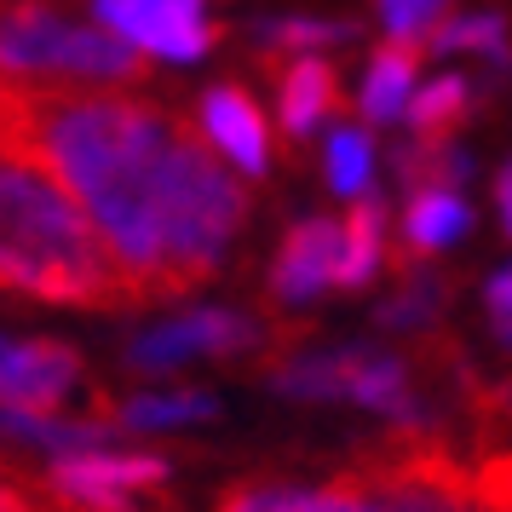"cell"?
I'll return each mask as SVG.
<instances>
[{
  "label": "cell",
  "instance_id": "d6986e66",
  "mask_svg": "<svg viewBox=\"0 0 512 512\" xmlns=\"http://www.w3.org/2000/svg\"><path fill=\"white\" fill-rule=\"evenodd\" d=\"M357 29L334 24V18H277V24H259V41H265V58L277 52H317L334 47V41H351Z\"/></svg>",
  "mask_w": 512,
  "mask_h": 512
},
{
  "label": "cell",
  "instance_id": "277c9868",
  "mask_svg": "<svg viewBox=\"0 0 512 512\" xmlns=\"http://www.w3.org/2000/svg\"><path fill=\"white\" fill-rule=\"evenodd\" d=\"M277 392L288 397H351L363 409H386V415L426 426V403L409 392V369L392 351H369V346H346V351H311L277 369Z\"/></svg>",
  "mask_w": 512,
  "mask_h": 512
},
{
  "label": "cell",
  "instance_id": "6da1fadb",
  "mask_svg": "<svg viewBox=\"0 0 512 512\" xmlns=\"http://www.w3.org/2000/svg\"><path fill=\"white\" fill-rule=\"evenodd\" d=\"M179 116L127 93H52L29 81H0V150L29 156L87 202L93 231L110 242L116 265L156 300V208Z\"/></svg>",
  "mask_w": 512,
  "mask_h": 512
},
{
  "label": "cell",
  "instance_id": "7402d4cb",
  "mask_svg": "<svg viewBox=\"0 0 512 512\" xmlns=\"http://www.w3.org/2000/svg\"><path fill=\"white\" fill-rule=\"evenodd\" d=\"M369 167H374L369 133H357V127L328 133V185L340 190V196H363V185H369Z\"/></svg>",
  "mask_w": 512,
  "mask_h": 512
},
{
  "label": "cell",
  "instance_id": "d4e9b609",
  "mask_svg": "<svg viewBox=\"0 0 512 512\" xmlns=\"http://www.w3.org/2000/svg\"><path fill=\"white\" fill-rule=\"evenodd\" d=\"M380 12H386V29H392V41H420L426 29L438 24L443 0H380Z\"/></svg>",
  "mask_w": 512,
  "mask_h": 512
},
{
  "label": "cell",
  "instance_id": "30bf717a",
  "mask_svg": "<svg viewBox=\"0 0 512 512\" xmlns=\"http://www.w3.org/2000/svg\"><path fill=\"white\" fill-rule=\"evenodd\" d=\"M202 133H208V144H219L248 179H259V173L271 167V127H265L259 104L242 93V87H213V93L202 98Z\"/></svg>",
  "mask_w": 512,
  "mask_h": 512
},
{
  "label": "cell",
  "instance_id": "9c48e42d",
  "mask_svg": "<svg viewBox=\"0 0 512 512\" xmlns=\"http://www.w3.org/2000/svg\"><path fill=\"white\" fill-rule=\"evenodd\" d=\"M70 24L47 6H12L0 12V75L6 81H47L64 70Z\"/></svg>",
  "mask_w": 512,
  "mask_h": 512
},
{
  "label": "cell",
  "instance_id": "52a82bcc",
  "mask_svg": "<svg viewBox=\"0 0 512 512\" xmlns=\"http://www.w3.org/2000/svg\"><path fill=\"white\" fill-rule=\"evenodd\" d=\"M259 346V323L242 311H196L179 323L144 328L139 340L127 346L133 369H179L190 357H225V351H248Z\"/></svg>",
  "mask_w": 512,
  "mask_h": 512
},
{
  "label": "cell",
  "instance_id": "7a4b0ae2",
  "mask_svg": "<svg viewBox=\"0 0 512 512\" xmlns=\"http://www.w3.org/2000/svg\"><path fill=\"white\" fill-rule=\"evenodd\" d=\"M0 288L52 305H139L93 219L52 185L47 167L0 150Z\"/></svg>",
  "mask_w": 512,
  "mask_h": 512
},
{
  "label": "cell",
  "instance_id": "ba28073f",
  "mask_svg": "<svg viewBox=\"0 0 512 512\" xmlns=\"http://www.w3.org/2000/svg\"><path fill=\"white\" fill-rule=\"evenodd\" d=\"M81 357L58 340H0V409L58 415V403L75 392Z\"/></svg>",
  "mask_w": 512,
  "mask_h": 512
},
{
  "label": "cell",
  "instance_id": "5b68a950",
  "mask_svg": "<svg viewBox=\"0 0 512 512\" xmlns=\"http://www.w3.org/2000/svg\"><path fill=\"white\" fill-rule=\"evenodd\" d=\"M167 484V461L162 455H110V449H75L58 455L47 472V489L64 507L81 512H121L133 495Z\"/></svg>",
  "mask_w": 512,
  "mask_h": 512
},
{
  "label": "cell",
  "instance_id": "4fadbf2b",
  "mask_svg": "<svg viewBox=\"0 0 512 512\" xmlns=\"http://www.w3.org/2000/svg\"><path fill=\"white\" fill-rule=\"evenodd\" d=\"M466 225H472V208H466L461 196L449 185H420V196L409 202V213H403V259L415 254H443V248H455L466 236Z\"/></svg>",
  "mask_w": 512,
  "mask_h": 512
},
{
  "label": "cell",
  "instance_id": "5bb4252c",
  "mask_svg": "<svg viewBox=\"0 0 512 512\" xmlns=\"http://www.w3.org/2000/svg\"><path fill=\"white\" fill-rule=\"evenodd\" d=\"M415 64H420L415 41H386V47H374L369 70H363V116H369L374 127L403 121V104H409V87H415Z\"/></svg>",
  "mask_w": 512,
  "mask_h": 512
},
{
  "label": "cell",
  "instance_id": "484cf974",
  "mask_svg": "<svg viewBox=\"0 0 512 512\" xmlns=\"http://www.w3.org/2000/svg\"><path fill=\"white\" fill-rule=\"evenodd\" d=\"M0 512H52V501H41V484H29L12 466H0Z\"/></svg>",
  "mask_w": 512,
  "mask_h": 512
},
{
  "label": "cell",
  "instance_id": "e0dca14e",
  "mask_svg": "<svg viewBox=\"0 0 512 512\" xmlns=\"http://www.w3.org/2000/svg\"><path fill=\"white\" fill-rule=\"evenodd\" d=\"M472 104H478V87H472V81H461V75H438V81H426L420 93H409L403 116L415 121L426 139H443L449 127H461V121L472 116Z\"/></svg>",
  "mask_w": 512,
  "mask_h": 512
},
{
  "label": "cell",
  "instance_id": "8992f818",
  "mask_svg": "<svg viewBox=\"0 0 512 512\" xmlns=\"http://www.w3.org/2000/svg\"><path fill=\"white\" fill-rule=\"evenodd\" d=\"M98 24L121 35L139 52H162V58H208L219 29L208 24L202 0H98Z\"/></svg>",
  "mask_w": 512,
  "mask_h": 512
},
{
  "label": "cell",
  "instance_id": "603a6c76",
  "mask_svg": "<svg viewBox=\"0 0 512 512\" xmlns=\"http://www.w3.org/2000/svg\"><path fill=\"white\" fill-rule=\"evenodd\" d=\"M438 311H443V282L432 277V271H409V288L380 305V323L386 328H420V323H432Z\"/></svg>",
  "mask_w": 512,
  "mask_h": 512
},
{
  "label": "cell",
  "instance_id": "7c38bea8",
  "mask_svg": "<svg viewBox=\"0 0 512 512\" xmlns=\"http://www.w3.org/2000/svg\"><path fill=\"white\" fill-rule=\"evenodd\" d=\"M70 81H121V87H133V81H144L150 75V64H144L139 47H127L121 35H110V29H75L70 24V41H64V70Z\"/></svg>",
  "mask_w": 512,
  "mask_h": 512
},
{
  "label": "cell",
  "instance_id": "3957f363",
  "mask_svg": "<svg viewBox=\"0 0 512 512\" xmlns=\"http://www.w3.org/2000/svg\"><path fill=\"white\" fill-rule=\"evenodd\" d=\"M242 219H248V190L213 162L208 139L179 121L156 208V300L202 288Z\"/></svg>",
  "mask_w": 512,
  "mask_h": 512
},
{
  "label": "cell",
  "instance_id": "2e32d148",
  "mask_svg": "<svg viewBox=\"0 0 512 512\" xmlns=\"http://www.w3.org/2000/svg\"><path fill=\"white\" fill-rule=\"evenodd\" d=\"M380 242H386V208L374 196H357L351 219L340 225V248H334V288H363L380 271Z\"/></svg>",
  "mask_w": 512,
  "mask_h": 512
},
{
  "label": "cell",
  "instance_id": "8fae6325",
  "mask_svg": "<svg viewBox=\"0 0 512 512\" xmlns=\"http://www.w3.org/2000/svg\"><path fill=\"white\" fill-rule=\"evenodd\" d=\"M334 248H340V225L334 219H305L288 231L277 254V271H271V288L277 300L288 305H305L317 300L323 288H334Z\"/></svg>",
  "mask_w": 512,
  "mask_h": 512
},
{
  "label": "cell",
  "instance_id": "44dd1931",
  "mask_svg": "<svg viewBox=\"0 0 512 512\" xmlns=\"http://www.w3.org/2000/svg\"><path fill=\"white\" fill-rule=\"evenodd\" d=\"M466 167L472 162H466L461 150H449L443 139H426V133H420L415 144L397 150V173H403L409 185H455Z\"/></svg>",
  "mask_w": 512,
  "mask_h": 512
},
{
  "label": "cell",
  "instance_id": "9a60e30c",
  "mask_svg": "<svg viewBox=\"0 0 512 512\" xmlns=\"http://www.w3.org/2000/svg\"><path fill=\"white\" fill-rule=\"evenodd\" d=\"M340 75L317 64V52H305L300 64H288L282 70V133L288 139H305V133H317V121L340 104Z\"/></svg>",
  "mask_w": 512,
  "mask_h": 512
},
{
  "label": "cell",
  "instance_id": "4316f807",
  "mask_svg": "<svg viewBox=\"0 0 512 512\" xmlns=\"http://www.w3.org/2000/svg\"><path fill=\"white\" fill-rule=\"evenodd\" d=\"M507 294H512L507 271H495V277H489V288H484V300H489V323H495V334H501V340H507Z\"/></svg>",
  "mask_w": 512,
  "mask_h": 512
},
{
  "label": "cell",
  "instance_id": "ac0fdd59",
  "mask_svg": "<svg viewBox=\"0 0 512 512\" xmlns=\"http://www.w3.org/2000/svg\"><path fill=\"white\" fill-rule=\"evenodd\" d=\"M213 415H219V403L208 392H150V397H127L116 426L156 432V426H185V420H213Z\"/></svg>",
  "mask_w": 512,
  "mask_h": 512
},
{
  "label": "cell",
  "instance_id": "cb8c5ba5",
  "mask_svg": "<svg viewBox=\"0 0 512 512\" xmlns=\"http://www.w3.org/2000/svg\"><path fill=\"white\" fill-rule=\"evenodd\" d=\"M288 512H380L374 507V495L357 484V472L340 478V484H323V489H294V501Z\"/></svg>",
  "mask_w": 512,
  "mask_h": 512
},
{
  "label": "cell",
  "instance_id": "ffe728a7",
  "mask_svg": "<svg viewBox=\"0 0 512 512\" xmlns=\"http://www.w3.org/2000/svg\"><path fill=\"white\" fill-rule=\"evenodd\" d=\"M438 52H484L489 64H507V24L495 12H472V18H449L438 24Z\"/></svg>",
  "mask_w": 512,
  "mask_h": 512
}]
</instances>
